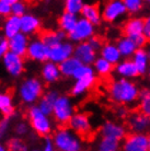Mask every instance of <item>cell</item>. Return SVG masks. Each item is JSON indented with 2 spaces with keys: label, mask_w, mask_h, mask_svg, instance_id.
<instances>
[{
  "label": "cell",
  "mask_w": 150,
  "mask_h": 151,
  "mask_svg": "<svg viewBox=\"0 0 150 151\" xmlns=\"http://www.w3.org/2000/svg\"><path fill=\"white\" fill-rule=\"evenodd\" d=\"M52 139L57 151H81L82 149L80 136L69 127L57 129Z\"/></svg>",
  "instance_id": "7a4b0ae2"
},
{
  "label": "cell",
  "mask_w": 150,
  "mask_h": 151,
  "mask_svg": "<svg viewBox=\"0 0 150 151\" xmlns=\"http://www.w3.org/2000/svg\"><path fill=\"white\" fill-rule=\"evenodd\" d=\"M67 37V33L64 32L63 30H57V31H46L42 34L41 38L42 41L45 43L48 47L58 44L59 42L65 41Z\"/></svg>",
  "instance_id": "83f0119b"
},
{
  "label": "cell",
  "mask_w": 150,
  "mask_h": 151,
  "mask_svg": "<svg viewBox=\"0 0 150 151\" xmlns=\"http://www.w3.org/2000/svg\"><path fill=\"white\" fill-rule=\"evenodd\" d=\"M68 127L79 136H87L91 132V122L84 113H74L68 122Z\"/></svg>",
  "instance_id": "7c38bea8"
},
{
  "label": "cell",
  "mask_w": 150,
  "mask_h": 151,
  "mask_svg": "<svg viewBox=\"0 0 150 151\" xmlns=\"http://www.w3.org/2000/svg\"><path fill=\"white\" fill-rule=\"evenodd\" d=\"M139 107L140 112L150 117V90L144 89L139 91Z\"/></svg>",
  "instance_id": "1f68e13d"
},
{
  "label": "cell",
  "mask_w": 150,
  "mask_h": 151,
  "mask_svg": "<svg viewBox=\"0 0 150 151\" xmlns=\"http://www.w3.org/2000/svg\"><path fill=\"white\" fill-rule=\"evenodd\" d=\"M74 48L75 45L70 41H61L56 45L49 47L48 53V60L55 63V64H60L67 58L74 56Z\"/></svg>",
  "instance_id": "9c48e42d"
},
{
  "label": "cell",
  "mask_w": 150,
  "mask_h": 151,
  "mask_svg": "<svg viewBox=\"0 0 150 151\" xmlns=\"http://www.w3.org/2000/svg\"><path fill=\"white\" fill-rule=\"evenodd\" d=\"M41 76L42 79L47 83H54L58 81L61 76L58 64H55L50 60L44 61L41 69Z\"/></svg>",
  "instance_id": "ffe728a7"
},
{
  "label": "cell",
  "mask_w": 150,
  "mask_h": 151,
  "mask_svg": "<svg viewBox=\"0 0 150 151\" xmlns=\"http://www.w3.org/2000/svg\"><path fill=\"white\" fill-rule=\"evenodd\" d=\"M123 151H148V136L143 132H133L125 137Z\"/></svg>",
  "instance_id": "8fae6325"
},
{
  "label": "cell",
  "mask_w": 150,
  "mask_h": 151,
  "mask_svg": "<svg viewBox=\"0 0 150 151\" xmlns=\"http://www.w3.org/2000/svg\"><path fill=\"white\" fill-rule=\"evenodd\" d=\"M147 53H148V56H149V59H150V44L148 45V47H147Z\"/></svg>",
  "instance_id": "816d5d0a"
},
{
  "label": "cell",
  "mask_w": 150,
  "mask_h": 151,
  "mask_svg": "<svg viewBox=\"0 0 150 151\" xmlns=\"http://www.w3.org/2000/svg\"><path fill=\"white\" fill-rule=\"evenodd\" d=\"M9 151H27V145L21 138H11L8 142Z\"/></svg>",
  "instance_id": "8d00e7d4"
},
{
  "label": "cell",
  "mask_w": 150,
  "mask_h": 151,
  "mask_svg": "<svg viewBox=\"0 0 150 151\" xmlns=\"http://www.w3.org/2000/svg\"><path fill=\"white\" fill-rule=\"evenodd\" d=\"M146 73L148 75V78H149V80H150V65H149V67H148V69H147Z\"/></svg>",
  "instance_id": "f907efd6"
},
{
  "label": "cell",
  "mask_w": 150,
  "mask_h": 151,
  "mask_svg": "<svg viewBox=\"0 0 150 151\" xmlns=\"http://www.w3.org/2000/svg\"><path fill=\"white\" fill-rule=\"evenodd\" d=\"M126 113H127V111H126V109L125 107H120V109H118L117 110V115L120 117H124L126 116Z\"/></svg>",
  "instance_id": "7dc6e473"
},
{
  "label": "cell",
  "mask_w": 150,
  "mask_h": 151,
  "mask_svg": "<svg viewBox=\"0 0 150 151\" xmlns=\"http://www.w3.org/2000/svg\"><path fill=\"white\" fill-rule=\"evenodd\" d=\"M74 113H75V107L70 98L67 95H58L52 112L55 121L60 125H66L68 124Z\"/></svg>",
  "instance_id": "5b68a950"
},
{
  "label": "cell",
  "mask_w": 150,
  "mask_h": 151,
  "mask_svg": "<svg viewBox=\"0 0 150 151\" xmlns=\"http://www.w3.org/2000/svg\"><path fill=\"white\" fill-rule=\"evenodd\" d=\"M102 20L107 23H115L127 14L123 0H109L101 12Z\"/></svg>",
  "instance_id": "52a82bcc"
},
{
  "label": "cell",
  "mask_w": 150,
  "mask_h": 151,
  "mask_svg": "<svg viewBox=\"0 0 150 151\" xmlns=\"http://www.w3.org/2000/svg\"><path fill=\"white\" fill-rule=\"evenodd\" d=\"M84 4H86L84 0H65L64 1L65 11L78 15L80 14V12L82 10Z\"/></svg>",
  "instance_id": "e575fe53"
},
{
  "label": "cell",
  "mask_w": 150,
  "mask_h": 151,
  "mask_svg": "<svg viewBox=\"0 0 150 151\" xmlns=\"http://www.w3.org/2000/svg\"><path fill=\"white\" fill-rule=\"evenodd\" d=\"M109 95L117 104L129 105L138 100L139 89L131 79L120 78L110 84Z\"/></svg>",
  "instance_id": "6da1fadb"
},
{
  "label": "cell",
  "mask_w": 150,
  "mask_h": 151,
  "mask_svg": "<svg viewBox=\"0 0 150 151\" xmlns=\"http://www.w3.org/2000/svg\"><path fill=\"white\" fill-rule=\"evenodd\" d=\"M144 27V19L139 18V17H134L131 19L126 20V22L123 25V33L126 36L133 34H138V33H143Z\"/></svg>",
  "instance_id": "4316f807"
},
{
  "label": "cell",
  "mask_w": 150,
  "mask_h": 151,
  "mask_svg": "<svg viewBox=\"0 0 150 151\" xmlns=\"http://www.w3.org/2000/svg\"><path fill=\"white\" fill-rule=\"evenodd\" d=\"M114 71L120 78H125V79H133L139 76L138 70L131 58H125L124 60L117 63L115 65Z\"/></svg>",
  "instance_id": "ac0fdd59"
},
{
  "label": "cell",
  "mask_w": 150,
  "mask_h": 151,
  "mask_svg": "<svg viewBox=\"0 0 150 151\" xmlns=\"http://www.w3.org/2000/svg\"><path fill=\"white\" fill-rule=\"evenodd\" d=\"M148 151H150V136H148Z\"/></svg>",
  "instance_id": "f5cc1de1"
},
{
  "label": "cell",
  "mask_w": 150,
  "mask_h": 151,
  "mask_svg": "<svg viewBox=\"0 0 150 151\" xmlns=\"http://www.w3.org/2000/svg\"><path fill=\"white\" fill-rule=\"evenodd\" d=\"M43 83L40 79L30 77L27 79L23 80L22 83L19 87V96L22 100L23 103L25 104H34L38 101L43 94Z\"/></svg>",
  "instance_id": "277c9868"
},
{
  "label": "cell",
  "mask_w": 150,
  "mask_h": 151,
  "mask_svg": "<svg viewBox=\"0 0 150 151\" xmlns=\"http://www.w3.org/2000/svg\"><path fill=\"white\" fill-rule=\"evenodd\" d=\"M11 126V116H6L0 121V140H2L10 130Z\"/></svg>",
  "instance_id": "f35d334b"
},
{
  "label": "cell",
  "mask_w": 150,
  "mask_h": 151,
  "mask_svg": "<svg viewBox=\"0 0 150 151\" xmlns=\"http://www.w3.org/2000/svg\"><path fill=\"white\" fill-rule=\"evenodd\" d=\"M131 60L135 64L136 68L138 70L139 75H145L147 72V69L150 65V59L148 56L146 48H137L134 55L131 56Z\"/></svg>",
  "instance_id": "cb8c5ba5"
},
{
  "label": "cell",
  "mask_w": 150,
  "mask_h": 151,
  "mask_svg": "<svg viewBox=\"0 0 150 151\" xmlns=\"http://www.w3.org/2000/svg\"><path fill=\"white\" fill-rule=\"evenodd\" d=\"M129 128L134 132H145L150 129V117L143 112L131 113L128 117Z\"/></svg>",
  "instance_id": "2e32d148"
},
{
  "label": "cell",
  "mask_w": 150,
  "mask_h": 151,
  "mask_svg": "<svg viewBox=\"0 0 150 151\" xmlns=\"http://www.w3.org/2000/svg\"><path fill=\"white\" fill-rule=\"evenodd\" d=\"M0 19H1V17H0Z\"/></svg>",
  "instance_id": "11a10c76"
},
{
  "label": "cell",
  "mask_w": 150,
  "mask_h": 151,
  "mask_svg": "<svg viewBox=\"0 0 150 151\" xmlns=\"http://www.w3.org/2000/svg\"><path fill=\"white\" fill-rule=\"evenodd\" d=\"M31 128L42 137L48 136L53 130V123L49 115L43 113L38 105H31L27 112Z\"/></svg>",
  "instance_id": "3957f363"
},
{
  "label": "cell",
  "mask_w": 150,
  "mask_h": 151,
  "mask_svg": "<svg viewBox=\"0 0 150 151\" xmlns=\"http://www.w3.org/2000/svg\"><path fill=\"white\" fill-rule=\"evenodd\" d=\"M49 47L42 41L41 37H35L30 40L27 49H26V56L31 60L38 61V63H44L48 60Z\"/></svg>",
  "instance_id": "ba28073f"
},
{
  "label": "cell",
  "mask_w": 150,
  "mask_h": 151,
  "mask_svg": "<svg viewBox=\"0 0 150 151\" xmlns=\"http://www.w3.org/2000/svg\"><path fill=\"white\" fill-rule=\"evenodd\" d=\"M128 37L131 38L133 43L136 45L137 48H144L148 43V40L146 38V36L144 35V33H138V34H133L129 35Z\"/></svg>",
  "instance_id": "ab89813d"
},
{
  "label": "cell",
  "mask_w": 150,
  "mask_h": 151,
  "mask_svg": "<svg viewBox=\"0 0 150 151\" xmlns=\"http://www.w3.org/2000/svg\"><path fill=\"white\" fill-rule=\"evenodd\" d=\"M0 111L6 116H12L13 114V103L9 94L0 93Z\"/></svg>",
  "instance_id": "d6a6232c"
},
{
  "label": "cell",
  "mask_w": 150,
  "mask_h": 151,
  "mask_svg": "<svg viewBox=\"0 0 150 151\" xmlns=\"http://www.w3.org/2000/svg\"><path fill=\"white\" fill-rule=\"evenodd\" d=\"M58 95H59L58 92H56V91H54V90L47 91L44 94H42L41 98L38 99V109H40L43 113H45L50 116L53 112L54 104H55V101H56V99Z\"/></svg>",
  "instance_id": "603a6c76"
},
{
  "label": "cell",
  "mask_w": 150,
  "mask_h": 151,
  "mask_svg": "<svg viewBox=\"0 0 150 151\" xmlns=\"http://www.w3.org/2000/svg\"><path fill=\"white\" fill-rule=\"evenodd\" d=\"M29 42H30L29 36L20 32L18 34L13 35L12 37L8 38V48L12 53L18 54L20 56H25Z\"/></svg>",
  "instance_id": "e0dca14e"
},
{
  "label": "cell",
  "mask_w": 150,
  "mask_h": 151,
  "mask_svg": "<svg viewBox=\"0 0 150 151\" xmlns=\"http://www.w3.org/2000/svg\"><path fill=\"white\" fill-rule=\"evenodd\" d=\"M100 135L104 138H110V139L120 141L126 137V129L122 124L107 121L101 126Z\"/></svg>",
  "instance_id": "5bb4252c"
},
{
  "label": "cell",
  "mask_w": 150,
  "mask_h": 151,
  "mask_svg": "<svg viewBox=\"0 0 150 151\" xmlns=\"http://www.w3.org/2000/svg\"><path fill=\"white\" fill-rule=\"evenodd\" d=\"M20 21H21V32L27 36L36 34L41 29V19L33 13L26 12L25 14L20 17Z\"/></svg>",
  "instance_id": "9a60e30c"
},
{
  "label": "cell",
  "mask_w": 150,
  "mask_h": 151,
  "mask_svg": "<svg viewBox=\"0 0 150 151\" xmlns=\"http://www.w3.org/2000/svg\"><path fill=\"white\" fill-rule=\"evenodd\" d=\"M95 33V25H93L88 20L79 18L75 27L67 34L69 41L74 44H78L81 42H87Z\"/></svg>",
  "instance_id": "8992f818"
},
{
  "label": "cell",
  "mask_w": 150,
  "mask_h": 151,
  "mask_svg": "<svg viewBox=\"0 0 150 151\" xmlns=\"http://www.w3.org/2000/svg\"><path fill=\"white\" fill-rule=\"evenodd\" d=\"M144 1H145V2H147L148 4H150V0H144Z\"/></svg>",
  "instance_id": "db71d44e"
},
{
  "label": "cell",
  "mask_w": 150,
  "mask_h": 151,
  "mask_svg": "<svg viewBox=\"0 0 150 151\" xmlns=\"http://www.w3.org/2000/svg\"><path fill=\"white\" fill-rule=\"evenodd\" d=\"M2 1H4V2H7L8 4H10V6H11L12 4H14L15 1H18V0H2Z\"/></svg>",
  "instance_id": "681fc988"
},
{
  "label": "cell",
  "mask_w": 150,
  "mask_h": 151,
  "mask_svg": "<svg viewBox=\"0 0 150 151\" xmlns=\"http://www.w3.org/2000/svg\"><path fill=\"white\" fill-rule=\"evenodd\" d=\"M8 50V40L6 37H0V60Z\"/></svg>",
  "instance_id": "bcb514c9"
},
{
  "label": "cell",
  "mask_w": 150,
  "mask_h": 151,
  "mask_svg": "<svg viewBox=\"0 0 150 151\" xmlns=\"http://www.w3.org/2000/svg\"><path fill=\"white\" fill-rule=\"evenodd\" d=\"M126 11L129 14H137L143 10L145 1L144 0H123Z\"/></svg>",
  "instance_id": "d590c367"
},
{
  "label": "cell",
  "mask_w": 150,
  "mask_h": 151,
  "mask_svg": "<svg viewBox=\"0 0 150 151\" xmlns=\"http://www.w3.org/2000/svg\"><path fill=\"white\" fill-rule=\"evenodd\" d=\"M81 18L88 20L93 25H99L102 22V14L101 10L99 8L98 4H84L82 10L80 12Z\"/></svg>",
  "instance_id": "7402d4cb"
},
{
  "label": "cell",
  "mask_w": 150,
  "mask_h": 151,
  "mask_svg": "<svg viewBox=\"0 0 150 151\" xmlns=\"http://www.w3.org/2000/svg\"><path fill=\"white\" fill-rule=\"evenodd\" d=\"M143 33L146 36L147 40H148V42H150V15H148L147 18L144 19Z\"/></svg>",
  "instance_id": "f6af8a7d"
},
{
  "label": "cell",
  "mask_w": 150,
  "mask_h": 151,
  "mask_svg": "<svg viewBox=\"0 0 150 151\" xmlns=\"http://www.w3.org/2000/svg\"><path fill=\"white\" fill-rule=\"evenodd\" d=\"M78 19L79 18L77 14L65 11L61 13V15H60L59 19H58V27H59L60 30H63L68 34L75 27Z\"/></svg>",
  "instance_id": "f1b7e54d"
},
{
  "label": "cell",
  "mask_w": 150,
  "mask_h": 151,
  "mask_svg": "<svg viewBox=\"0 0 150 151\" xmlns=\"http://www.w3.org/2000/svg\"><path fill=\"white\" fill-rule=\"evenodd\" d=\"M88 43L90 44V46L92 47L93 49H95L97 52L98 50H100L102 47V45H103V42H102V40L100 37H98V36H95V35H93V36H91L89 40H88Z\"/></svg>",
  "instance_id": "b9f144b4"
},
{
  "label": "cell",
  "mask_w": 150,
  "mask_h": 151,
  "mask_svg": "<svg viewBox=\"0 0 150 151\" xmlns=\"http://www.w3.org/2000/svg\"><path fill=\"white\" fill-rule=\"evenodd\" d=\"M100 56L114 66L122 60V56L115 43H106L102 45L100 49Z\"/></svg>",
  "instance_id": "d4e9b609"
},
{
  "label": "cell",
  "mask_w": 150,
  "mask_h": 151,
  "mask_svg": "<svg viewBox=\"0 0 150 151\" xmlns=\"http://www.w3.org/2000/svg\"><path fill=\"white\" fill-rule=\"evenodd\" d=\"M80 65H81V63L75 56H71L67 58L66 60H64L63 63L58 64V66H59L61 76H64L66 78H69V77H72L74 72L76 71V69L78 68Z\"/></svg>",
  "instance_id": "f546056e"
},
{
  "label": "cell",
  "mask_w": 150,
  "mask_h": 151,
  "mask_svg": "<svg viewBox=\"0 0 150 151\" xmlns=\"http://www.w3.org/2000/svg\"><path fill=\"white\" fill-rule=\"evenodd\" d=\"M26 10H27V7H26L25 2L22 0H18L14 4H11V14L22 17L23 14L26 13Z\"/></svg>",
  "instance_id": "74e56055"
},
{
  "label": "cell",
  "mask_w": 150,
  "mask_h": 151,
  "mask_svg": "<svg viewBox=\"0 0 150 151\" xmlns=\"http://www.w3.org/2000/svg\"><path fill=\"white\" fill-rule=\"evenodd\" d=\"M2 65H4L6 71L13 78H18L22 75L24 71V59L23 56H20L18 54H14L8 50L1 58Z\"/></svg>",
  "instance_id": "30bf717a"
},
{
  "label": "cell",
  "mask_w": 150,
  "mask_h": 151,
  "mask_svg": "<svg viewBox=\"0 0 150 151\" xmlns=\"http://www.w3.org/2000/svg\"><path fill=\"white\" fill-rule=\"evenodd\" d=\"M21 32V21L20 17L14 14H9L6 17V19L2 24V33L4 37L8 38L12 37L13 35L18 34Z\"/></svg>",
  "instance_id": "44dd1931"
},
{
  "label": "cell",
  "mask_w": 150,
  "mask_h": 151,
  "mask_svg": "<svg viewBox=\"0 0 150 151\" xmlns=\"http://www.w3.org/2000/svg\"><path fill=\"white\" fill-rule=\"evenodd\" d=\"M30 132V126L26 124L25 122H19L14 126V132L19 137L26 136Z\"/></svg>",
  "instance_id": "60d3db41"
},
{
  "label": "cell",
  "mask_w": 150,
  "mask_h": 151,
  "mask_svg": "<svg viewBox=\"0 0 150 151\" xmlns=\"http://www.w3.org/2000/svg\"><path fill=\"white\" fill-rule=\"evenodd\" d=\"M115 44H116L117 48L120 50L122 58H131V56L134 55V53L137 49V47L133 43V41L128 36H126V35L118 38Z\"/></svg>",
  "instance_id": "484cf974"
},
{
  "label": "cell",
  "mask_w": 150,
  "mask_h": 151,
  "mask_svg": "<svg viewBox=\"0 0 150 151\" xmlns=\"http://www.w3.org/2000/svg\"><path fill=\"white\" fill-rule=\"evenodd\" d=\"M92 65H93V69L95 73H98L101 77L109 76L114 70V65H112L107 60H105L104 58H102L101 56L97 57V59L94 60V63Z\"/></svg>",
  "instance_id": "4dcf8cb0"
},
{
  "label": "cell",
  "mask_w": 150,
  "mask_h": 151,
  "mask_svg": "<svg viewBox=\"0 0 150 151\" xmlns=\"http://www.w3.org/2000/svg\"><path fill=\"white\" fill-rule=\"evenodd\" d=\"M95 81H97L95 73H92V75L86 76V77L75 80V83L71 88V94L74 96H81L93 87Z\"/></svg>",
  "instance_id": "d6986e66"
},
{
  "label": "cell",
  "mask_w": 150,
  "mask_h": 151,
  "mask_svg": "<svg viewBox=\"0 0 150 151\" xmlns=\"http://www.w3.org/2000/svg\"><path fill=\"white\" fill-rule=\"evenodd\" d=\"M9 14H11V6L2 0H0V17L6 18Z\"/></svg>",
  "instance_id": "ee69618b"
},
{
  "label": "cell",
  "mask_w": 150,
  "mask_h": 151,
  "mask_svg": "<svg viewBox=\"0 0 150 151\" xmlns=\"http://www.w3.org/2000/svg\"><path fill=\"white\" fill-rule=\"evenodd\" d=\"M0 151H8V148L0 141Z\"/></svg>",
  "instance_id": "c3c4849f"
},
{
  "label": "cell",
  "mask_w": 150,
  "mask_h": 151,
  "mask_svg": "<svg viewBox=\"0 0 150 151\" xmlns=\"http://www.w3.org/2000/svg\"><path fill=\"white\" fill-rule=\"evenodd\" d=\"M74 56L83 65H91L97 59V50L90 46L88 42H81L75 45L74 48Z\"/></svg>",
  "instance_id": "4fadbf2b"
},
{
  "label": "cell",
  "mask_w": 150,
  "mask_h": 151,
  "mask_svg": "<svg viewBox=\"0 0 150 151\" xmlns=\"http://www.w3.org/2000/svg\"><path fill=\"white\" fill-rule=\"evenodd\" d=\"M41 151H57L52 138H49L48 136H46L44 138V142H43Z\"/></svg>",
  "instance_id": "7bdbcfd3"
},
{
  "label": "cell",
  "mask_w": 150,
  "mask_h": 151,
  "mask_svg": "<svg viewBox=\"0 0 150 151\" xmlns=\"http://www.w3.org/2000/svg\"><path fill=\"white\" fill-rule=\"evenodd\" d=\"M98 151H120V141L102 137L98 144Z\"/></svg>",
  "instance_id": "836d02e7"
}]
</instances>
